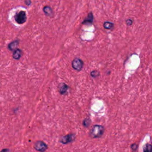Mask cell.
Masks as SVG:
<instances>
[{"mask_svg": "<svg viewBox=\"0 0 152 152\" xmlns=\"http://www.w3.org/2000/svg\"><path fill=\"white\" fill-rule=\"evenodd\" d=\"M91 123L92 122H91V120L90 118H85L83 121V125L85 128H88L90 125Z\"/></svg>", "mask_w": 152, "mask_h": 152, "instance_id": "4fadbf2b", "label": "cell"}, {"mask_svg": "<svg viewBox=\"0 0 152 152\" xmlns=\"http://www.w3.org/2000/svg\"><path fill=\"white\" fill-rule=\"evenodd\" d=\"M143 152H152V145L149 143L146 144L143 147Z\"/></svg>", "mask_w": 152, "mask_h": 152, "instance_id": "7c38bea8", "label": "cell"}, {"mask_svg": "<svg viewBox=\"0 0 152 152\" xmlns=\"http://www.w3.org/2000/svg\"><path fill=\"white\" fill-rule=\"evenodd\" d=\"M25 3L26 5H30V4L32 3V1H25Z\"/></svg>", "mask_w": 152, "mask_h": 152, "instance_id": "ac0fdd59", "label": "cell"}, {"mask_svg": "<svg viewBox=\"0 0 152 152\" xmlns=\"http://www.w3.org/2000/svg\"><path fill=\"white\" fill-rule=\"evenodd\" d=\"M76 136L75 134L70 133L64 136H63L61 138H60L59 141H60V143H62L63 145H67V144L73 142V141L76 140Z\"/></svg>", "mask_w": 152, "mask_h": 152, "instance_id": "3957f363", "label": "cell"}, {"mask_svg": "<svg viewBox=\"0 0 152 152\" xmlns=\"http://www.w3.org/2000/svg\"><path fill=\"white\" fill-rule=\"evenodd\" d=\"M93 22V15L92 13H90L88 14L87 18H85V20L83 22V25H88V24H92Z\"/></svg>", "mask_w": 152, "mask_h": 152, "instance_id": "ba28073f", "label": "cell"}, {"mask_svg": "<svg viewBox=\"0 0 152 152\" xmlns=\"http://www.w3.org/2000/svg\"><path fill=\"white\" fill-rule=\"evenodd\" d=\"M126 24L128 25V26H131V25L133 24V20L131 19H127L126 20Z\"/></svg>", "mask_w": 152, "mask_h": 152, "instance_id": "2e32d148", "label": "cell"}, {"mask_svg": "<svg viewBox=\"0 0 152 152\" xmlns=\"http://www.w3.org/2000/svg\"><path fill=\"white\" fill-rule=\"evenodd\" d=\"M68 86L64 83H60L58 86V91L61 95H64L67 93L68 90Z\"/></svg>", "mask_w": 152, "mask_h": 152, "instance_id": "8992f818", "label": "cell"}, {"mask_svg": "<svg viewBox=\"0 0 152 152\" xmlns=\"http://www.w3.org/2000/svg\"><path fill=\"white\" fill-rule=\"evenodd\" d=\"M36 150L39 152H45L48 148V145L43 141H37L34 145Z\"/></svg>", "mask_w": 152, "mask_h": 152, "instance_id": "5b68a950", "label": "cell"}, {"mask_svg": "<svg viewBox=\"0 0 152 152\" xmlns=\"http://www.w3.org/2000/svg\"><path fill=\"white\" fill-rule=\"evenodd\" d=\"M0 152H10V150L9 149H4Z\"/></svg>", "mask_w": 152, "mask_h": 152, "instance_id": "e0dca14e", "label": "cell"}, {"mask_svg": "<svg viewBox=\"0 0 152 152\" xmlns=\"http://www.w3.org/2000/svg\"><path fill=\"white\" fill-rule=\"evenodd\" d=\"M105 132V128L101 125H95L89 132V136L92 138L102 137Z\"/></svg>", "mask_w": 152, "mask_h": 152, "instance_id": "6da1fadb", "label": "cell"}, {"mask_svg": "<svg viewBox=\"0 0 152 152\" xmlns=\"http://www.w3.org/2000/svg\"><path fill=\"white\" fill-rule=\"evenodd\" d=\"M114 27V25L113 23L112 22H105L104 23V27L105 29H108V30H111Z\"/></svg>", "mask_w": 152, "mask_h": 152, "instance_id": "8fae6325", "label": "cell"}, {"mask_svg": "<svg viewBox=\"0 0 152 152\" xmlns=\"http://www.w3.org/2000/svg\"><path fill=\"white\" fill-rule=\"evenodd\" d=\"M90 76H92V77L96 78V77H99L100 76V73H99V72H98V71H97V70H94V71H92V72H91Z\"/></svg>", "mask_w": 152, "mask_h": 152, "instance_id": "5bb4252c", "label": "cell"}, {"mask_svg": "<svg viewBox=\"0 0 152 152\" xmlns=\"http://www.w3.org/2000/svg\"><path fill=\"white\" fill-rule=\"evenodd\" d=\"M138 145L136 144V143H133L130 146V148L131 149V150H132L133 152H136L137 151V149H138Z\"/></svg>", "mask_w": 152, "mask_h": 152, "instance_id": "9a60e30c", "label": "cell"}, {"mask_svg": "<svg viewBox=\"0 0 152 152\" xmlns=\"http://www.w3.org/2000/svg\"><path fill=\"white\" fill-rule=\"evenodd\" d=\"M43 11L46 16L49 17H52L53 16V10L52 8L49 5H45L43 8Z\"/></svg>", "mask_w": 152, "mask_h": 152, "instance_id": "52a82bcc", "label": "cell"}, {"mask_svg": "<svg viewBox=\"0 0 152 152\" xmlns=\"http://www.w3.org/2000/svg\"><path fill=\"white\" fill-rule=\"evenodd\" d=\"M83 65H84V63L81 59L76 58L73 59L72 62V67L75 70L80 72V71L82 70Z\"/></svg>", "mask_w": 152, "mask_h": 152, "instance_id": "277c9868", "label": "cell"}, {"mask_svg": "<svg viewBox=\"0 0 152 152\" xmlns=\"http://www.w3.org/2000/svg\"><path fill=\"white\" fill-rule=\"evenodd\" d=\"M18 44H19V41L18 40H16L11 43H10L8 45V48L10 50H12V51H14L15 50L17 49V48Z\"/></svg>", "mask_w": 152, "mask_h": 152, "instance_id": "30bf717a", "label": "cell"}, {"mask_svg": "<svg viewBox=\"0 0 152 152\" xmlns=\"http://www.w3.org/2000/svg\"><path fill=\"white\" fill-rule=\"evenodd\" d=\"M23 55V51L20 49H17L16 50H15L13 54V57L14 59L16 60H18L19 59H20Z\"/></svg>", "mask_w": 152, "mask_h": 152, "instance_id": "9c48e42d", "label": "cell"}, {"mask_svg": "<svg viewBox=\"0 0 152 152\" xmlns=\"http://www.w3.org/2000/svg\"><path fill=\"white\" fill-rule=\"evenodd\" d=\"M15 21L19 25L25 23L27 20L26 13L25 11H20L17 13L14 16Z\"/></svg>", "mask_w": 152, "mask_h": 152, "instance_id": "7a4b0ae2", "label": "cell"}]
</instances>
